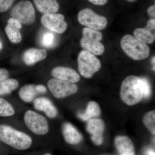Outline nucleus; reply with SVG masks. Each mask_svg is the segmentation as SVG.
Returning <instances> with one entry per match:
<instances>
[{
  "instance_id": "obj_9",
  "label": "nucleus",
  "mask_w": 155,
  "mask_h": 155,
  "mask_svg": "<svg viewBox=\"0 0 155 155\" xmlns=\"http://www.w3.org/2000/svg\"><path fill=\"white\" fill-rule=\"evenodd\" d=\"M41 22L45 27L56 33H64L67 28L65 17L62 14H44L42 16Z\"/></svg>"
},
{
  "instance_id": "obj_8",
  "label": "nucleus",
  "mask_w": 155,
  "mask_h": 155,
  "mask_svg": "<svg viewBox=\"0 0 155 155\" xmlns=\"http://www.w3.org/2000/svg\"><path fill=\"white\" fill-rule=\"evenodd\" d=\"M48 87L52 94L58 99L75 94L78 90L77 85L75 84L55 78L48 81Z\"/></svg>"
},
{
  "instance_id": "obj_20",
  "label": "nucleus",
  "mask_w": 155,
  "mask_h": 155,
  "mask_svg": "<svg viewBox=\"0 0 155 155\" xmlns=\"http://www.w3.org/2000/svg\"><path fill=\"white\" fill-rule=\"evenodd\" d=\"M35 87L36 85L32 84H26L22 87L19 91V97L25 102H31L38 94Z\"/></svg>"
},
{
  "instance_id": "obj_25",
  "label": "nucleus",
  "mask_w": 155,
  "mask_h": 155,
  "mask_svg": "<svg viewBox=\"0 0 155 155\" xmlns=\"http://www.w3.org/2000/svg\"><path fill=\"white\" fill-rule=\"evenodd\" d=\"M83 37L89 39L97 41H101L103 38L101 32L97 30L85 27L82 30Z\"/></svg>"
},
{
  "instance_id": "obj_23",
  "label": "nucleus",
  "mask_w": 155,
  "mask_h": 155,
  "mask_svg": "<svg viewBox=\"0 0 155 155\" xmlns=\"http://www.w3.org/2000/svg\"><path fill=\"white\" fill-rule=\"evenodd\" d=\"M15 114V110L12 105L8 101L0 98V116L9 117Z\"/></svg>"
},
{
  "instance_id": "obj_35",
  "label": "nucleus",
  "mask_w": 155,
  "mask_h": 155,
  "mask_svg": "<svg viewBox=\"0 0 155 155\" xmlns=\"http://www.w3.org/2000/svg\"><path fill=\"white\" fill-rule=\"evenodd\" d=\"M2 48H3L2 44V43L1 42V41H0V50H2Z\"/></svg>"
},
{
  "instance_id": "obj_6",
  "label": "nucleus",
  "mask_w": 155,
  "mask_h": 155,
  "mask_svg": "<svg viewBox=\"0 0 155 155\" xmlns=\"http://www.w3.org/2000/svg\"><path fill=\"white\" fill-rule=\"evenodd\" d=\"M10 15L24 25L33 24L36 19L34 7L31 2L27 0L21 1L15 5Z\"/></svg>"
},
{
  "instance_id": "obj_17",
  "label": "nucleus",
  "mask_w": 155,
  "mask_h": 155,
  "mask_svg": "<svg viewBox=\"0 0 155 155\" xmlns=\"http://www.w3.org/2000/svg\"><path fill=\"white\" fill-rule=\"evenodd\" d=\"M80 45L84 50L94 55H101L104 52V46L101 41L82 37Z\"/></svg>"
},
{
  "instance_id": "obj_32",
  "label": "nucleus",
  "mask_w": 155,
  "mask_h": 155,
  "mask_svg": "<svg viewBox=\"0 0 155 155\" xmlns=\"http://www.w3.org/2000/svg\"><path fill=\"white\" fill-rule=\"evenodd\" d=\"M91 4L95 5H104L107 3L108 0H88Z\"/></svg>"
},
{
  "instance_id": "obj_37",
  "label": "nucleus",
  "mask_w": 155,
  "mask_h": 155,
  "mask_svg": "<svg viewBox=\"0 0 155 155\" xmlns=\"http://www.w3.org/2000/svg\"><path fill=\"white\" fill-rule=\"evenodd\" d=\"M44 155H52L50 153H47L45 154Z\"/></svg>"
},
{
  "instance_id": "obj_7",
  "label": "nucleus",
  "mask_w": 155,
  "mask_h": 155,
  "mask_svg": "<svg viewBox=\"0 0 155 155\" xmlns=\"http://www.w3.org/2000/svg\"><path fill=\"white\" fill-rule=\"evenodd\" d=\"M24 119L25 125L35 134L44 135L48 131V123L46 119L35 111H26Z\"/></svg>"
},
{
  "instance_id": "obj_21",
  "label": "nucleus",
  "mask_w": 155,
  "mask_h": 155,
  "mask_svg": "<svg viewBox=\"0 0 155 155\" xmlns=\"http://www.w3.org/2000/svg\"><path fill=\"white\" fill-rule=\"evenodd\" d=\"M19 85L18 81L14 78H7L0 81V96L9 94Z\"/></svg>"
},
{
  "instance_id": "obj_12",
  "label": "nucleus",
  "mask_w": 155,
  "mask_h": 155,
  "mask_svg": "<svg viewBox=\"0 0 155 155\" xmlns=\"http://www.w3.org/2000/svg\"><path fill=\"white\" fill-rule=\"evenodd\" d=\"M53 77L57 79L75 83L80 80V76L75 70L64 67H58L53 69L51 72Z\"/></svg>"
},
{
  "instance_id": "obj_26",
  "label": "nucleus",
  "mask_w": 155,
  "mask_h": 155,
  "mask_svg": "<svg viewBox=\"0 0 155 155\" xmlns=\"http://www.w3.org/2000/svg\"><path fill=\"white\" fill-rule=\"evenodd\" d=\"M55 37L54 34L51 32H45L41 38V43L44 46L50 48L52 46L54 42Z\"/></svg>"
},
{
  "instance_id": "obj_34",
  "label": "nucleus",
  "mask_w": 155,
  "mask_h": 155,
  "mask_svg": "<svg viewBox=\"0 0 155 155\" xmlns=\"http://www.w3.org/2000/svg\"><path fill=\"white\" fill-rule=\"evenodd\" d=\"M145 155H155V152L152 149H148L146 150L145 152Z\"/></svg>"
},
{
  "instance_id": "obj_36",
  "label": "nucleus",
  "mask_w": 155,
  "mask_h": 155,
  "mask_svg": "<svg viewBox=\"0 0 155 155\" xmlns=\"http://www.w3.org/2000/svg\"><path fill=\"white\" fill-rule=\"evenodd\" d=\"M127 2H135L137 0H126Z\"/></svg>"
},
{
  "instance_id": "obj_2",
  "label": "nucleus",
  "mask_w": 155,
  "mask_h": 155,
  "mask_svg": "<svg viewBox=\"0 0 155 155\" xmlns=\"http://www.w3.org/2000/svg\"><path fill=\"white\" fill-rule=\"evenodd\" d=\"M0 140L21 150L28 149L32 144V139L29 136L6 125H0Z\"/></svg>"
},
{
  "instance_id": "obj_3",
  "label": "nucleus",
  "mask_w": 155,
  "mask_h": 155,
  "mask_svg": "<svg viewBox=\"0 0 155 155\" xmlns=\"http://www.w3.org/2000/svg\"><path fill=\"white\" fill-rule=\"evenodd\" d=\"M120 45L124 52L134 60L140 61L149 57L150 49L148 45L130 35L122 38Z\"/></svg>"
},
{
  "instance_id": "obj_15",
  "label": "nucleus",
  "mask_w": 155,
  "mask_h": 155,
  "mask_svg": "<svg viewBox=\"0 0 155 155\" xmlns=\"http://www.w3.org/2000/svg\"><path fill=\"white\" fill-rule=\"evenodd\" d=\"M115 144L119 155H135V149L133 143L127 137H116Z\"/></svg>"
},
{
  "instance_id": "obj_18",
  "label": "nucleus",
  "mask_w": 155,
  "mask_h": 155,
  "mask_svg": "<svg viewBox=\"0 0 155 155\" xmlns=\"http://www.w3.org/2000/svg\"><path fill=\"white\" fill-rule=\"evenodd\" d=\"M37 9L42 14H54L59 9L57 0H33Z\"/></svg>"
},
{
  "instance_id": "obj_5",
  "label": "nucleus",
  "mask_w": 155,
  "mask_h": 155,
  "mask_svg": "<svg viewBox=\"0 0 155 155\" xmlns=\"http://www.w3.org/2000/svg\"><path fill=\"white\" fill-rule=\"evenodd\" d=\"M77 19L81 25L96 30H103L108 24L106 17L97 14L92 9L88 8L79 11Z\"/></svg>"
},
{
  "instance_id": "obj_31",
  "label": "nucleus",
  "mask_w": 155,
  "mask_h": 155,
  "mask_svg": "<svg viewBox=\"0 0 155 155\" xmlns=\"http://www.w3.org/2000/svg\"><path fill=\"white\" fill-rule=\"evenodd\" d=\"M147 13L150 17L152 19H155V5L150 6L147 10Z\"/></svg>"
},
{
  "instance_id": "obj_11",
  "label": "nucleus",
  "mask_w": 155,
  "mask_h": 155,
  "mask_svg": "<svg viewBox=\"0 0 155 155\" xmlns=\"http://www.w3.org/2000/svg\"><path fill=\"white\" fill-rule=\"evenodd\" d=\"M155 19L151 18L145 28H137L134 31V37L146 44H151L155 39Z\"/></svg>"
},
{
  "instance_id": "obj_16",
  "label": "nucleus",
  "mask_w": 155,
  "mask_h": 155,
  "mask_svg": "<svg viewBox=\"0 0 155 155\" xmlns=\"http://www.w3.org/2000/svg\"><path fill=\"white\" fill-rule=\"evenodd\" d=\"M47 56V52L45 49L30 48L26 50L23 55L24 63L28 66L45 60Z\"/></svg>"
},
{
  "instance_id": "obj_22",
  "label": "nucleus",
  "mask_w": 155,
  "mask_h": 155,
  "mask_svg": "<svg viewBox=\"0 0 155 155\" xmlns=\"http://www.w3.org/2000/svg\"><path fill=\"white\" fill-rule=\"evenodd\" d=\"M5 31L10 41L13 43H19L22 40L20 29L8 24L5 28Z\"/></svg>"
},
{
  "instance_id": "obj_19",
  "label": "nucleus",
  "mask_w": 155,
  "mask_h": 155,
  "mask_svg": "<svg viewBox=\"0 0 155 155\" xmlns=\"http://www.w3.org/2000/svg\"><path fill=\"white\" fill-rule=\"evenodd\" d=\"M101 114V109L97 103L91 101L87 104L86 111L83 114H78V116L84 121H88L94 117L99 116Z\"/></svg>"
},
{
  "instance_id": "obj_13",
  "label": "nucleus",
  "mask_w": 155,
  "mask_h": 155,
  "mask_svg": "<svg viewBox=\"0 0 155 155\" xmlns=\"http://www.w3.org/2000/svg\"><path fill=\"white\" fill-rule=\"evenodd\" d=\"M34 106L36 110L44 112L49 118H55L58 115L57 109L48 98L41 97L35 99Z\"/></svg>"
},
{
  "instance_id": "obj_33",
  "label": "nucleus",
  "mask_w": 155,
  "mask_h": 155,
  "mask_svg": "<svg viewBox=\"0 0 155 155\" xmlns=\"http://www.w3.org/2000/svg\"><path fill=\"white\" fill-rule=\"evenodd\" d=\"M38 94H44L47 92V88L42 84H38L35 87Z\"/></svg>"
},
{
  "instance_id": "obj_24",
  "label": "nucleus",
  "mask_w": 155,
  "mask_h": 155,
  "mask_svg": "<svg viewBox=\"0 0 155 155\" xmlns=\"http://www.w3.org/2000/svg\"><path fill=\"white\" fill-rule=\"evenodd\" d=\"M143 122L150 132L153 134H155V111H150L144 115Z\"/></svg>"
},
{
  "instance_id": "obj_4",
  "label": "nucleus",
  "mask_w": 155,
  "mask_h": 155,
  "mask_svg": "<svg viewBox=\"0 0 155 155\" xmlns=\"http://www.w3.org/2000/svg\"><path fill=\"white\" fill-rule=\"evenodd\" d=\"M78 64L81 75L87 78H91L101 67L100 60L94 55L82 50L78 57Z\"/></svg>"
},
{
  "instance_id": "obj_28",
  "label": "nucleus",
  "mask_w": 155,
  "mask_h": 155,
  "mask_svg": "<svg viewBox=\"0 0 155 155\" xmlns=\"http://www.w3.org/2000/svg\"><path fill=\"white\" fill-rule=\"evenodd\" d=\"M15 0H0V12L8 10Z\"/></svg>"
},
{
  "instance_id": "obj_30",
  "label": "nucleus",
  "mask_w": 155,
  "mask_h": 155,
  "mask_svg": "<svg viewBox=\"0 0 155 155\" xmlns=\"http://www.w3.org/2000/svg\"><path fill=\"white\" fill-rule=\"evenodd\" d=\"M8 71L5 69L0 68V81L7 79L9 77Z\"/></svg>"
},
{
  "instance_id": "obj_1",
  "label": "nucleus",
  "mask_w": 155,
  "mask_h": 155,
  "mask_svg": "<svg viewBox=\"0 0 155 155\" xmlns=\"http://www.w3.org/2000/svg\"><path fill=\"white\" fill-rule=\"evenodd\" d=\"M120 96L125 104L133 106L143 98L141 78L134 75L127 76L121 84Z\"/></svg>"
},
{
  "instance_id": "obj_27",
  "label": "nucleus",
  "mask_w": 155,
  "mask_h": 155,
  "mask_svg": "<svg viewBox=\"0 0 155 155\" xmlns=\"http://www.w3.org/2000/svg\"><path fill=\"white\" fill-rule=\"evenodd\" d=\"M142 83L143 90V97H148L150 95L151 88L149 82L147 79L141 78Z\"/></svg>"
},
{
  "instance_id": "obj_14",
  "label": "nucleus",
  "mask_w": 155,
  "mask_h": 155,
  "mask_svg": "<svg viewBox=\"0 0 155 155\" xmlns=\"http://www.w3.org/2000/svg\"><path fill=\"white\" fill-rule=\"evenodd\" d=\"M62 132L65 141L69 144H78L83 139L81 134L72 124L69 122L64 123L62 127Z\"/></svg>"
},
{
  "instance_id": "obj_29",
  "label": "nucleus",
  "mask_w": 155,
  "mask_h": 155,
  "mask_svg": "<svg viewBox=\"0 0 155 155\" xmlns=\"http://www.w3.org/2000/svg\"><path fill=\"white\" fill-rule=\"evenodd\" d=\"M8 23L19 29H21L22 27V23L19 20L12 17H11L8 20Z\"/></svg>"
},
{
  "instance_id": "obj_10",
  "label": "nucleus",
  "mask_w": 155,
  "mask_h": 155,
  "mask_svg": "<svg viewBox=\"0 0 155 155\" xmlns=\"http://www.w3.org/2000/svg\"><path fill=\"white\" fill-rule=\"evenodd\" d=\"M86 130L91 134L92 141L94 144L101 145L103 143L105 124L102 120L97 118L89 119L87 125Z\"/></svg>"
}]
</instances>
